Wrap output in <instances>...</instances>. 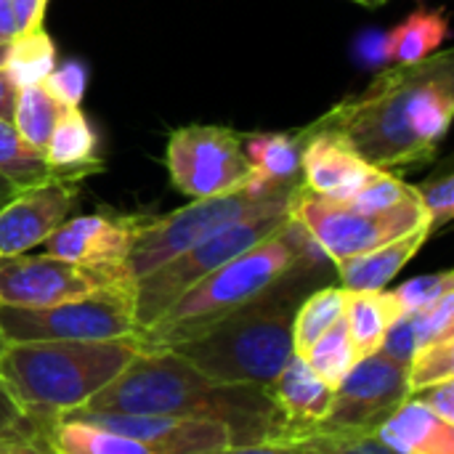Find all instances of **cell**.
I'll return each instance as SVG.
<instances>
[{"instance_id":"obj_47","label":"cell","mask_w":454,"mask_h":454,"mask_svg":"<svg viewBox=\"0 0 454 454\" xmlns=\"http://www.w3.org/2000/svg\"><path fill=\"white\" fill-rule=\"evenodd\" d=\"M5 59H8V43H0V69L5 67Z\"/></svg>"},{"instance_id":"obj_45","label":"cell","mask_w":454,"mask_h":454,"mask_svg":"<svg viewBox=\"0 0 454 454\" xmlns=\"http://www.w3.org/2000/svg\"><path fill=\"white\" fill-rule=\"evenodd\" d=\"M16 192H19V189H16V186H13V184L5 178V176H0V207H3V205H5V202L13 197V194H16Z\"/></svg>"},{"instance_id":"obj_13","label":"cell","mask_w":454,"mask_h":454,"mask_svg":"<svg viewBox=\"0 0 454 454\" xmlns=\"http://www.w3.org/2000/svg\"><path fill=\"white\" fill-rule=\"evenodd\" d=\"M106 287H133L112 282L96 271L72 266L53 255H8L0 258V306L45 309L64 301L85 298Z\"/></svg>"},{"instance_id":"obj_36","label":"cell","mask_w":454,"mask_h":454,"mask_svg":"<svg viewBox=\"0 0 454 454\" xmlns=\"http://www.w3.org/2000/svg\"><path fill=\"white\" fill-rule=\"evenodd\" d=\"M418 348H420V314L418 311L415 314H399L383 338L380 354L407 367V362L412 359V354Z\"/></svg>"},{"instance_id":"obj_5","label":"cell","mask_w":454,"mask_h":454,"mask_svg":"<svg viewBox=\"0 0 454 454\" xmlns=\"http://www.w3.org/2000/svg\"><path fill=\"white\" fill-rule=\"evenodd\" d=\"M141 354L138 338L5 343L0 383L27 418L51 426L85 407Z\"/></svg>"},{"instance_id":"obj_15","label":"cell","mask_w":454,"mask_h":454,"mask_svg":"<svg viewBox=\"0 0 454 454\" xmlns=\"http://www.w3.org/2000/svg\"><path fill=\"white\" fill-rule=\"evenodd\" d=\"M64 418H80L98 423L109 431L130 436L154 454H213L231 447V434L221 423L186 420L170 415H114V412H67ZM61 420V418H59Z\"/></svg>"},{"instance_id":"obj_30","label":"cell","mask_w":454,"mask_h":454,"mask_svg":"<svg viewBox=\"0 0 454 454\" xmlns=\"http://www.w3.org/2000/svg\"><path fill=\"white\" fill-rule=\"evenodd\" d=\"M454 380V338H442L420 346L407 362V388L410 396Z\"/></svg>"},{"instance_id":"obj_26","label":"cell","mask_w":454,"mask_h":454,"mask_svg":"<svg viewBox=\"0 0 454 454\" xmlns=\"http://www.w3.org/2000/svg\"><path fill=\"white\" fill-rule=\"evenodd\" d=\"M56 64H59L56 45L43 27L35 32L16 35L8 43V59L3 69L11 74L16 88H27V85H40L53 72Z\"/></svg>"},{"instance_id":"obj_19","label":"cell","mask_w":454,"mask_h":454,"mask_svg":"<svg viewBox=\"0 0 454 454\" xmlns=\"http://www.w3.org/2000/svg\"><path fill=\"white\" fill-rule=\"evenodd\" d=\"M43 160L51 168L53 176L82 181L93 173L104 170V162L98 157V141L90 120L80 106H64L51 138L43 149Z\"/></svg>"},{"instance_id":"obj_18","label":"cell","mask_w":454,"mask_h":454,"mask_svg":"<svg viewBox=\"0 0 454 454\" xmlns=\"http://www.w3.org/2000/svg\"><path fill=\"white\" fill-rule=\"evenodd\" d=\"M378 442L394 454H454V426L444 423L418 399H404L375 431Z\"/></svg>"},{"instance_id":"obj_3","label":"cell","mask_w":454,"mask_h":454,"mask_svg":"<svg viewBox=\"0 0 454 454\" xmlns=\"http://www.w3.org/2000/svg\"><path fill=\"white\" fill-rule=\"evenodd\" d=\"M319 258H325L322 250L314 245L306 229L290 218L279 231L186 290L146 330H138L136 338L141 351H170L197 338L237 309L263 295L298 266Z\"/></svg>"},{"instance_id":"obj_29","label":"cell","mask_w":454,"mask_h":454,"mask_svg":"<svg viewBox=\"0 0 454 454\" xmlns=\"http://www.w3.org/2000/svg\"><path fill=\"white\" fill-rule=\"evenodd\" d=\"M303 359L309 362V367L333 388L340 386V380L351 372V367L362 359L348 338L346 322H335L306 354Z\"/></svg>"},{"instance_id":"obj_35","label":"cell","mask_w":454,"mask_h":454,"mask_svg":"<svg viewBox=\"0 0 454 454\" xmlns=\"http://www.w3.org/2000/svg\"><path fill=\"white\" fill-rule=\"evenodd\" d=\"M43 85L61 106H80L85 96V85H88V69L77 59L59 61L53 72L43 80Z\"/></svg>"},{"instance_id":"obj_6","label":"cell","mask_w":454,"mask_h":454,"mask_svg":"<svg viewBox=\"0 0 454 454\" xmlns=\"http://www.w3.org/2000/svg\"><path fill=\"white\" fill-rule=\"evenodd\" d=\"M301 186L277 189L269 194H258L250 189H242L237 194L226 197H210V200H192L186 207L173 210L162 218H144L130 253H128V277L136 285L141 277L152 274L162 263L173 261L176 255L186 253L205 237L215 234L218 229L271 210H290L293 194Z\"/></svg>"},{"instance_id":"obj_40","label":"cell","mask_w":454,"mask_h":454,"mask_svg":"<svg viewBox=\"0 0 454 454\" xmlns=\"http://www.w3.org/2000/svg\"><path fill=\"white\" fill-rule=\"evenodd\" d=\"M359 56L367 67H383L386 59V32H367L359 40Z\"/></svg>"},{"instance_id":"obj_7","label":"cell","mask_w":454,"mask_h":454,"mask_svg":"<svg viewBox=\"0 0 454 454\" xmlns=\"http://www.w3.org/2000/svg\"><path fill=\"white\" fill-rule=\"evenodd\" d=\"M290 221V210H271L258 213L242 221H234L215 234L205 237L186 253L176 255L173 261L162 263L152 274L141 277L133 285V314H136V333L146 330L154 319H160L186 290L202 282L207 274L221 269L223 263L234 261L237 255L247 253L274 231H279Z\"/></svg>"},{"instance_id":"obj_22","label":"cell","mask_w":454,"mask_h":454,"mask_svg":"<svg viewBox=\"0 0 454 454\" xmlns=\"http://www.w3.org/2000/svg\"><path fill=\"white\" fill-rule=\"evenodd\" d=\"M450 19L439 8H418L391 32H386V59L391 64H418L447 43Z\"/></svg>"},{"instance_id":"obj_42","label":"cell","mask_w":454,"mask_h":454,"mask_svg":"<svg viewBox=\"0 0 454 454\" xmlns=\"http://www.w3.org/2000/svg\"><path fill=\"white\" fill-rule=\"evenodd\" d=\"M16 96L19 88L11 80V74L5 69H0V120L13 122V109H16Z\"/></svg>"},{"instance_id":"obj_12","label":"cell","mask_w":454,"mask_h":454,"mask_svg":"<svg viewBox=\"0 0 454 454\" xmlns=\"http://www.w3.org/2000/svg\"><path fill=\"white\" fill-rule=\"evenodd\" d=\"M146 215H69L45 242V253L72 266L96 271L112 282L133 285L128 253Z\"/></svg>"},{"instance_id":"obj_27","label":"cell","mask_w":454,"mask_h":454,"mask_svg":"<svg viewBox=\"0 0 454 454\" xmlns=\"http://www.w3.org/2000/svg\"><path fill=\"white\" fill-rule=\"evenodd\" d=\"M61 109L64 106L45 90L43 82L19 88L16 109H13V128L32 149L43 152Z\"/></svg>"},{"instance_id":"obj_16","label":"cell","mask_w":454,"mask_h":454,"mask_svg":"<svg viewBox=\"0 0 454 454\" xmlns=\"http://www.w3.org/2000/svg\"><path fill=\"white\" fill-rule=\"evenodd\" d=\"M301 186L330 202H348L380 168L364 162L354 146L330 128H301Z\"/></svg>"},{"instance_id":"obj_41","label":"cell","mask_w":454,"mask_h":454,"mask_svg":"<svg viewBox=\"0 0 454 454\" xmlns=\"http://www.w3.org/2000/svg\"><path fill=\"white\" fill-rule=\"evenodd\" d=\"M24 410L19 407V402L8 394V388L0 383V436L8 434L11 428H16L24 420Z\"/></svg>"},{"instance_id":"obj_20","label":"cell","mask_w":454,"mask_h":454,"mask_svg":"<svg viewBox=\"0 0 454 454\" xmlns=\"http://www.w3.org/2000/svg\"><path fill=\"white\" fill-rule=\"evenodd\" d=\"M242 152L253 168L245 189L269 194L287 186H301V133H250L242 136Z\"/></svg>"},{"instance_id":"obj_32","label":"cell","mask_w":454,"mask_h":454,"mask_svg":"<svg viewBox=\"0 0 454 454\" xmlns=\"http://www.w3.org/2000/svg\"><path fill=\"white\" fill-rule=\"evenodd\" d=\"M454 290V271H439V274H426V277H415L404 285H399L396 290H388L399 314H415V311H426L431 309L439 298H444L447 293Z\"/></svg>"},{"instance_id":"obj_24","label":"cell","mask_w":454,"mask_h":454,"mask_svg":"<svg viewBox=\"0 0 454 454\" xmlns=\"http://www.w3.org/2000/svg\"><path fill=\"white\" fill-rule=\"evenodd\" d=\"M48 439L59 454H154L130 436L80 418H61L51 423Z\"/></svg>"},{"instance_id":"obj_2","label":"cell","mask_w":454,"mask_h":454,"mask_svg":"<svg viewBox=\"0 0 454 454\" xmlns=\"http://www.w3.org/2000/svg\"><path fill=\"white\" fill-rule=\"evenodd\" d=\"M80 410L210 420L226 426L231 447L290 442V426L266 388L215 383L176 351H141Z\"/></svg>"},{"instance_id":"obj_38","label":"cell","mask_w":454,"mask_h":454,"mask_svg":"<svg viewBox=\"0 0 454 454\" xmlns=\"http://www.w3.org/2000/svg\"><path fill=\"white\" fill-rule=\"evenodd\" d=\"M8 5H11V13H13L16 35L43 29L48 0H8Z\"/></svg>"},{"instance_id":"obj_21","label":"cell","mask_w":454,"mask_h":454,"mask_svg":"<svg viewBox=\"0 0 454 454\" xmlns=\"http://www.w3.org/2000/svg\"><path fill=\"white\" fill-rule=\"evenodd\" d=\"M431 231L428 226L415 229L394 242H386L370 253L346 258L340 263H335L340 287L346 293H375V290H386V285L420 253V247L428 242Z\"/></svg>"},{"instance_id":"obj_28","label":"cell","mask_w":454,"mask_h":454,"mask_svg":"<svg viewBox=\"0 0 454 454\" xmlns=\"http://www.w3.org/2000/svg\"><path fill=\"white\" fill-rule=\"evenodd\" d=\"M0 176H5L19 192L53 178L43 160V152L32 149L13 128V122L0 120Z\"/></svg>"},{"instance_id":"obj_1","label":"cell","mask_w":454,"mask_h":454,"mask_svg":"<svg viewBox=\"0 0 454 454\" xmlns=\"http://www.w3.org/2000/svg\"><path fill=\"white\" fill-rule=\"evenodd\" d=\"M454 114V51L418 64L386 67L364 93L348 96L311 128L340 133L354 152L380 170L426 165L436 157Z\"/></svg>"},{"instance_id":"obj_11","label":"cell","mask_w":454,"mask_h":454,"mask_svg":"<svg viewBox=\"0 0 454 454\" xmlns=\"http://www.w3.org/2000/svg\"><path fill=\"white\" fill-rule=\"evenodd\" d=\"M404 399H410L407 367L380 351L362 356L335 388L330 415L317 431L375 434Z\"/></svg>"},{"instance_id":"obj_43","label":"cell","mask_w":454,"mask_h":454,"mask_svg":"<svg viewBox=\"0 0 454 454\" xmlns=\"http://www.w3.org/2000/svg\"><path fill=\"white\" fill-rule=\"evenodd\" d=\"M213 454H298L293 444H245V447H223Z\"/></svg>"},{"instance_id":"obj_39","label":"cell","mask_w":454,"mask_h":454,"mask_svg":"<svg viewBox=\"0 0 454 454\" xmlns=\"http://www.w3.org/2000/svg\"><path fill=\"white\" fill-rule=\"evenodd\" d=\"M418 399H423L434 415H439L444 423L454 426V380H447V383H439V386H431L420 394H415Z\"/></svg>"},{"instance_id":"obj_44","label":"cell","mask_w":454,"mask_h":454,"mask_svg":"<svg viewBox=\"0 0 454 454\" xmlns=\"http://www.w3.org/2000/svg\"><path fill=\"white\" fill-rule=\"evenodd\" d=\"M16 37V24L8 0H0V43H11Z\"/></svg>"},{"instance_id":"obj_9","label":"cell","mask_w":454,"mask_h":454,"mask_svg":"<svg viewBox=\"0 0 454 454\" xmlns=\"http://www.w3.org/2000/svg\"><path fill=\"white\" fill-rule=\"evenodd\" d=\"M128 335H136L133 287H106L45 309L0 306V338L5 343L114 340Z\"/></svg>"},{"instance_id":"obj_46","label":"cell","mask_w":454,"mask_h":454,"mask_svg":"<svg viewBox=\"0 0 454 454\" xmlns=\"http://www.w3.org/2000/svg\"><path fill=\"white\" fill-rule=\"evenodd\" d=\"M354 3H359V5H364V8H378V5H383L386 0H354Z\"/></svg>"},{"instance_id":"obj_14","label":"cell","mask_w":454,"mask_h":454,"mask_svg":"<svg viewBox=\"0 0 454 454\" xmlns=\"http://www.w3.org/2000/svg\"><path fill=\"white\" fill-rule=\"evenodd\" d=\"M77 192L80 184L61 176L16 192L0 207V258L43 245L72 215Z\"/></svg>"},{"instance_id":"obj_37","label":"cell","mask_w":454,"mask_h":454,"mask_svg":"<svg viewBox=\"0 0 454 454\" xmlns=\"http://www.w3.org/2000/svg\"><path fill=\"white\" fill-rule=\"evenodd\" d=\"M0 454H59L48 439V426L24 418L16 428L0 436Z\"/></svg>"},{"instance_id":"obj_25","label":"cell","mask_w":454,"mask_h":454,"mask_svg":"<svg viewBox=\"0 0 454 454\" xmlns=\"http://www.w3.org/2000/svg\"><path fill=\"white\" fill-rule=\"evenodd\" d=\"M346 311V290L340 285H327L306 295L293 317V346L295 354H306L335 322L343 319Z\"/></svg>"},{"instance_id":"obj_10","label":"cell","mask_w":454,"mask_h":454,"mask_svg":"<svg viewBox=\"0 0 454 454\" xmlns=\"http://www.w3.org/2000/svg\"><path fill=\"white\" fill-rule=\"evenodd\" d=\"M165 165L170 184L192 200L237 194L253 176L242 152V136L221 125H186L173 130Z\"/></svg>"},{"instance_id":"obj_34","label":"cell","mask_w":454,"mask_h":454,"mask_svg":"<svg viewBox=\"0 0 454 454\" xmlns=\"http://www.w3.org/2000/svg\"><path fill=\"white\" fill-rule=\"evenodd\" d=\"M410 192L412 186L404 184L399 176H394L391 170H378L346 205L364 210V213H383L399 205L404 197H410Z\"/></svg>"},{"instance_id":"obj_8","label":"cell","mask_w":454,"mask_h":454,"mask_svg":"<svg viewBox=\"0 0 454 454\" xmlns=\"http://www.w3.org/2000/svg\"><path fill=\"white\" fill-rule=\"evenodd\" d=\"M290 218L298 221L322 255L335 266L346 258L370 253L386 242H394L415 229L428 226V215L420 205L418 189L410 197L383 213H364L346 202H330L309 194L303 186L293 194ZM431 231V229H428Z\"/></svg>"},{"instance_id":"obj_23","label":"cell","mask_w":454,"mask_h":454,"mask_svg":"<svg viewBox=\"0 0 454 454\" xmlns=\"http://www.w3.org/2000/svg\"><path fill=\"white\" fill-rule=\"evenodd\" d=\"M396 317H399V309L388 290L346 293L343 322L359 356H370L380 351L383 338Z\"/></svg>"},{"instance_id":"obj_33","label":"cell","mask_w":454,"mask_h":454,"mask_svg":"<svg viewBox=\"0 0 454 454\" xmlns=\"http://www.w3.org/2000/svg\"><path fill=\"white\" fill-rule=\"evenodd\" d=\"M418 189L420 205L428 215V229L436 234L454 218V173L450 168L428 176Z\"/></svg>"},{"instance_id":"obj_17","label":"cell","mask_w":454,"mask_h":454,"mask_svg":"<svg viewBox=\"0 0 454 454\" xmlns=\"http://www.w3.org/2000/svg\"><path fill=\"white\" fill-rule=\"evenodd\" d=\"M266 391L290 426V442L317 431L327 420L335 399V388L327 386L301 354H293V359Z\"/></svg>"},{"instance_id":"obj_31","label":"cell","mask_w":454,"mask_h":454,"mask_svg":"<svg viewBox=\"0 0 454 454\" xmlns=\"http://www.w3.org/2000/svg\"><path fill=\"white\" fill-rule=\"evenodd\" d=\"M298 454H394L378 442L375 434H330L311 431L290 442Z\"/></svg>"},{"instance_id":"obj_4","label":"cell","mask_w":454,"mask_h":454,"mask_svg":"<svg viewBox=\"0 0 454 454\" xmlns=\"http://www.w3.org/2000/svg\"><path fill=\"white\" fill-rule=\"evenodd\" d=\"M322 261L327 258L298 266L263 295L170 351L215 383L269 388L295 354L293 317L298 287Z\"/></svg>"}]
</instances>
